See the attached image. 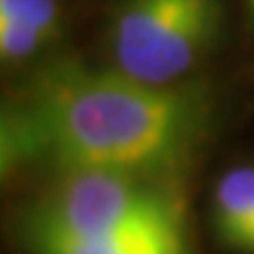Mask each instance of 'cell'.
Returning <instances> with one entry per match:
<instances>
[{
    "label": "cell",
    "mask_w": 254,
    "mask_h": 254,
    "mask_svg": "<svg viewBox=\"0 0 254 254\" xmlns=\"http://www.w3.org/2000/svg\"><path fill=\"white\" fill-rule=\"evenodd\" d=\"M212 125L199 85H150L115 66L58 60L32 74L4 104L0 165L123 172L178 182Z\"/></svg>",
    "instance_id": "1"
},
{
    "label": "cell",
    "mask_w": 254,
    "mask_h": 254,
    "mask_svg": "<svg viewBox=\"0 0 254 254\" xmlns=\"http://www.w3.org/2000/svg\"><path fill=\"white\" fill-rule=\"evenodd\" d=\"M178 182L123 172H68L53 176L23 214L21 235L74 242L187 237Z\"/></svg>",
    "instance_id": "2"
},
{
    "label": "cell",
    "mask_w": 254,
    "mask_h": 254,
    "mask_svg": "<svg viewBox=\"0 0 254 254\" xmlns=\"http://www.w3.org/2000/svg\"><path fill=\"white\" fill-rule=\"evenodd\" d=\"M222 23V0H119L106 30L110 66L150 85L187 83Z\"/></svg>",
    "instance_id": "3"
},
{
    "label": "cell",
    "mask_w": 254,
    "mask_h": 254,
    "mask_svg": "<svg viewBox=\"0 0 254 254\" xmlns=\"http://www.w3.org/2000/svg\"><path fill=\"white\" fill-rule=\"evenodd\" d=\"M64 32L60 0H0V58L26 64L38 58Z\"/></svg>",
    "instance_id": "4"
},
{
    "label": "cell",
    "mask_w": 254,
    "mask_h": 254,
    "mask_svg": "<svg viewBox=\"0 0 254 254\" xmlns=\"http://www.w3.org/2000/svg\"><path fill=\"white\" fill-rule=\"evenodd\" d=\"M212 229L225 248L254 254V165H237L212 193Z\"/></svg>",
    "instance_id": "5"
},
{
    "label": "cell",
    "mask_w": 254,
    "mask_h": 254,
    "mask_svg": "<svg viewBox=\"0 0 254 254\" xmlns=\"http://www.w3.org/2000/svg\"><path fill=\"white\" fill-rule=\"evenodd\" d=\"M32 254H189L187 237H133L115 242H74L47 235H21Z\"/></svg>",
    "instance_id": "6"
},
{
    "label": "cell",
    "mask_w": 254,
    "mask_h": 254,
    "mask_svg": "<svg viewBox=\"0 0 254 254\" xmlns=\"http://www.w3.org/2000/svg\"><path fill=\"white\" fill-rule=\"evenodd\" d=\"M246 4H248V11H250V19L254 23V0H246Z\"/></svg>",
    "instance_id": "7"
}]
</instances>
